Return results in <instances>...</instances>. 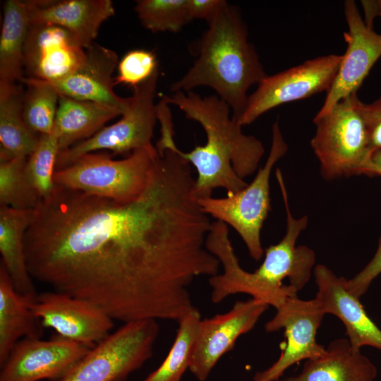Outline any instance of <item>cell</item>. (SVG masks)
<instances>
[{"label": "cell", "instance_id": "6da1fadb", "mask_svg": "<svg viewBox=\"0 0 381 381\" xmlns=\"http://www.w3.org/2000/svg\"><path fill=\"white\" fill-rule=\"evenodd\" d=\"M195 182L188 162L167 149L128 203L56 185L25 233L31 277L124 323L178 321L193 307L191 283L221 266L206 248L212 222Z\"/></svg>", "mask_w": 381, "mask_h": 381}, {"label": "cell", "instance_id": "7a4b0ae2", "mask_svg": "<svg viewBox=\"0 0 381 381\" xmlns=\"http://www.w3.org/2000/svg\"><path fill=\"white\" fill-rule=\"evenodd\" d=\"M196 59L188 72L170 87L172 92H189L199 86L213 89L238 121L250 87L267 75L248 40L239 11L225 1L196 46Z\"/></svg>", "mask_w": 381, "mask_h": 381}, {"label": "cell", "instance_id": "3957f363", "mask_svg": "<svg viewBox=\"0 0 381 381\" xmlns=\"http://www.w3.org/2000/svg\"><path fill=\"white\" fill-rule=\"evenodd\" d=\"M276 177L286 212V233L279 243L268 246L265 259L253 272L240 264L232 266L227 274L226 288L230 294H246L262 300L276 309L291 296H297L309 281L315 262V253L306 246H296V241L306 228V216L294 217L290 210L282 174L277 169Z\"/></svg>", "mask_w": 381, "mask_h": 381}, {"label": "cell", "instance_id": "277c9868", "mask_svg": "<svg viewBox=\"0 0 381 381\" xmlns=\"http://www.w3.org/2000/svg\"><path fill=\"white\" fill-rule=\"evenodd\" d=\"M361 101L351 95L322 115H315L310 146L326 180L354 175L377 176L360 111Z\"/></svg>", "mask_w": 381, "mask_h": 381}, {"label": "cell", "instance_id": "5b68a950", "mask_svg": "<svg viewBox=\"0 0 381 381\" xmlns=\"http://www.w3.org/2000/svg\"><path fill=\"white\" fill-rule=\"evenodd\" d=\"M158 156L155 146L134 150L122 159L90 152L54 174L55 185L121 203L135 200L147 186Z\"/></svg>", "mask_w": 381, "mask_h": 381}, {"label": "cell", "instance_id": "8992f818", "mask_svg": "<svg viewBox=\"0 0 381 381\" xmlns=\"http://www.w3.org/2000/svg\"><path fill=\"white\" fill-rule=\"evenodd\" d=\"M288 151L278 121L272 128V145L264 166L253 181L244 188L224 198L212 196L198 199L209 215L237 231L249 254L255 260L262 258L264 250L260 231L270 210V178L277 162Z\"/></svg>", "mask_w": 381, "mask_h": 381}, {"label": "cell", "instance_id": "52a82bcc", "mask_svg": "<svg viewBox=\"0 0 381 381\" xmlns=\"http://www.w3.org/2000/svg\"><path fill=\"white\" fill-rule=\"evenodd\" d=\"M159 331L157 320L126 322L58 381H124L152 356Z\"/></svg>", "mask_w": 381, "mask_h": 381}, {"label": "cell", "instance_id": "ba28073f", "mask_svg": "<svg viewBox=\"0 0 381 381\" xmlns=\"http://www.w3.org/2000/svg\"><path fill=\"white\" fill-rule=\"evenodd\" d=\"M158 71L133 87L128 106L116 123L103 127L91 137L59 152L56 169L71 164L83 155L98 150H110L113 155L132 153L152 147L154 128L157 121L155 97Z\"/></svg>", "mask_w": 381, "mask_h": 381}, {"label": "cell", "instance_id": "9c48e42d", "mask_svg": "<svg viewBox=\"0 0 381 381\" xmlns=\"http://www.w3.org/2000/svg\"><path fill=\"white\" fill-rule=\"evenodd\" d=\"M342 59V54H328L267 75L248 95L245 109L237 122L245 126L261 115L285 103L310 97L331 88Z\"/></svg>", "mask_w": 381, "mask_h": 381}, {"label": "cell", "instance_id": "30bf717a", "mask_svg": "<svg viewBox=\"0 0 381 381\" xmlns=\"http://www.w3.org/2000/svg\"><path fill=\"white\" fill-rule=\"evenodd\" d=\"M265 325L267 332L283 328L286 344L279 358L267 369L257 372L253 381H277L286 370L301 361L320 358L327 349L316 341L325 313L318 301L289 297Z\"/></svg>", "mask_w": 381, "mask_h": 381}, {"label": "cell", "instance_id": "8fae6325", "mask_svg": "<svg viewBox=\"0 0 381 381\" xmlns=\"http://www.w3.org/2000/svg\"><path fill=\"white\" fill-rule=\"evenodd\" d=\"M94 346L58 334L47 341L24 338L1 367L0 381H58Z\"/></svg>", "mask_w": 381, "mask_h": 381}, {"label": "cell", "instance_id": "7c38bea8", "mask_svg": "<svg viewBox=\"0 0 381 381\" xmlns=\"http://www.w3.org/2000/svg\"><path fill=\"white\" fill-rule=\"evenodd\" d=\"M268 307L256 298L239 301L227 313L202 320L188 367L194 376L205 381L219 358L241 335L253 329Z\"/></svg>", "mask_w": 381, "mask_h": 381}, {"label": "cell", "instance_id": "4fadbf2b", "mask_svg": "<svg viewBox=\"0 0 381 381\" xmlns=\"http://www.w3.org/2000/svg\"><path fill=\"white\" fill-rule=\"evenodd\" d=\"M344 13L348 28L344 32L346 50L342 54L334 81L317 115L326 113L341 99L356 94L381 57V34L365 23L356 2L345 1Z\"/></svg>", "mask_w": 381, "mask_h": 381}, {"label": "cell", "instance_id": "5bb4252c", "mask_svg": "<svg viewBox=\"0 0 381 381\" xmlns=\"http://www.w3.org/2000/svg\"><path fill=\"white\" fill-rule=\"evenodd\" d=\"M30 307L44 327L90 346L105 339L114 326V320L96 306L61 292H41Z\"/></svg>", "mask_w": 381, "mask_h": 381}, {"label": "cell", "instance_id": "9a60e30c", "mask_svg": "<svg viewBox=\"0 0 381 381\" xmlns=\"http://www.w3.org/2000/svg\"><path fill=\"white\" fill-rule=\"evenodd\" d=\"M26 78L53 83L78 69L86 51L66 29L54 25L31 24L24 47Z\"/></svg>", "mask_w": 381, "mask_h": 381}, {"label": "cell", "instance_id": "2e32d148", "mask_svg": "<svg viewBox=\"0 0 381 381\" xmlns=\"http://www.w3.org/2000/svg\"><path fill=\"white\" fill-rule=\"evenodd\" d=\"M318 292L315 299L326 314L337 317L346 327L351 349L361 351L364 346L381 351V329L370 319L358 297L346 287V279L337 276L324 265L313 270Z\"/></svg>", "mask_w": 381, "mask_h": 381}, {"label": "cell", "instance_id": "e0dca14e", "mask_svg": "<svg viewBox=\"0 0 381 381\" xmlns=\"http://www.w3.org/2000/svg\"><path fill=\"white\" fill-rule=\"evenodd\" d=\"M85 51L86 59L78 69L60 80L46 83L60 95L109 104L125 111L129 98L121 97L114 91L112 75L119 64L117 54L95 43Z\"/></svg>", "mask_w": 381, "mask_h": 381}, {"label": "cell", "instance_id": "ac0fdd59", "mask_svg": "<svg viewBox=\"0 0 381 381\" xmlns=\"http://www.w3.org/2000/svg\"><path fill=\"white\" fill-rule=\"evenodd\" d=\"M114 14L111 0H32L30 23L60 26L86 49L101 25Z\"/></svg>", "mask_w": 381, "mask_h": 381}, {"label": "cell", "instance_id": "d6986e66", "mask_svg": "<svg viewBox=\"0 0 381 381\" xmlns=\"http://www.w3.org/2000/svg\"><path fill=\"white\" fill-rule=\"evenodd\" d=\"M377 370L361 351H353L347 339L329 343L322 356L306 360L299 374L280 381H375Z\"/></svg>", "mask_w": 381, "mask_h": 381}, {"label": "cell", "instance_id": "ffe728a7", "mask_svg": "<svg viewBox=\"0 0 381 381\" xmlns=\"http://www.w3.org/2000/svg\"><path fill=\"white\" fill-rule=\"evenodd\" d=\"M33 210L0 205L1 263L5 267L16 291L30 303L38 295L26 264L24 236Z\"/></svg>", "mask_w": 381, "mask_h": 381}, {"label": "cell", "instance_id": "44dd1931", "mask_svg": "<svg viewBox=\"0 0 381 381\" xmlns=\"http://www.w3.org/2000/svg\"><path fill=\"white\" fill-rule=\"evenodd\" d=\"M123 113L114 106L59 95L54 131L60 151L91 137L108 121Z\"/></svg>", "mask_w": 381, "mask_h": 381}, {"label": "cell", "instance_id": "7402d4cb", "mask_svg": "<svg viewBox=\"0 0 381 381\" xmlns=\"http://www.w3.org/2000/svg\"><path fill=\"white\" fill-rule=\"evenodd\" d=\"M31 303L13 287L0 264V365L5 363L20 338L40 339L43 327L30 307Z\"/></svg>", "mask_w": 381, "mask_h": 381}, {"label": "cell", "instance_id": "603a6c76", "mask_svg": "<svg viewBox=\"0 0 381 381\" xmlns=\"http://www.w3.org/2000/svg\"><path fill=\"white\" fill-rule=\"evenodd\" d=\"M32 0H7L0 36V87L24 77V47L30 27Z\"/></svg>", "mask_w": 381, "mask_h": 381}, {"label": "cell", "instance_id": "cb8c5ba5", "mask_svg": "<svg viewBox=\"0 0 381 381\" xmlns=\"http://www.w3.org/2000/svg\"><path fill=\"white\" fill-rule=\"evenodd\" d=\"M23 95L17 83L0 87V158L28 157L37 143L23 117Z\"/></svg>", "mask_w": 381, "mask_h": 381}, {"label": "cell", "instance_id": "d4e9b609", "mask_svg": "<svg viewBox=\"0 0 381 381\" xmlns=\"http://www.w3.org/2000/svg\"><path fill=\"white\" fill-rule=\"evenodd\" d=\"M201 315L193 306L177 322L174 342L162 363L143 381H180L189 367Z\"/></svg>", "mask_w": 381, "mask_h": 381}, {"label": "cell", "instance_id": "484cf974", "mask_svg": "<svg viewBox=\"0 0 381 381\" xmlns=\"http://www.w3.org/2000/svg\"><path fill=\"white\" fill-rule=\"evenodd\" d=\"M20 83L26 88L23 100V113L28 126L38 135L54 131L59 94L44 81L23 77Z\"/></svg>", "mask_w": 381, "mask_h": 381}, {"label": "cell", "instance_id": "4316f807", "mask_svg": "<svg viewBox=\"0 0 381 381\" xmlns=\"http://www.w3.org/2000/svg\"><path fill=\"white\" fill-rule=\"evenodd\" d=\"M28 157L0 158V205L34 210L41 199L25 171Z\"/></svg>", "mask_w": 381, "mask_h": 381}, {"label": "cell", "instance_id": "83f0119b", "mask_svg": "<svg viewBox=\"0 0 381 381\" xmlns=\"http://www.w3.org/2000/svg\"><path fill=\"white\" fill-rule=\"evenodd\" d=\"M59 152V139L53 131L39 135L35 147L28 157L26 174L41 200L49 197L56 186L54 174Z\"/></svg>", "mask_w": 381, "mask_h": 381}, {"label": "cell", "instance_id": "f1b7e54d", "mask_svg": "<svg viewBox=\"0 0 381 381\" xmlns=\"http://www.w3.org/2000/svg\"><path fill=\"white\" fill-rule=\"evenodd\" d=\"M135 11L143 26L153 32H179L191 20L187 0H138Z\"/></svg>", "mask_w": 381, "mask_h": 381}, {"label": "cell", "instance_id": "f546056e", "mask_svg": "<svg viewBox=\"0 0 381 381\" xmlns=\"http://www.w3.org/2000/svg\"><path fill=\"white\" fill-rule=\"evenodd\" d=\"M157 71L155 54L144 49L126 53L118 64L115 85L125 84L133 87L148 79Z\"/></svg>", "mask_w": 381, "mask_h": 381}, {"label": "cell", "instance_id": "4dcf8cb0", "mask_svg": "<svg viewBox=\"0 0 381 381\" xmlns=\"http://www.w3.org/2000/svg\"><path fill=\"white\" fill-rule=\"evenodd\" d=\"M381 274V236L377 250L370 261L357 274L349 280L346 279L348 290L361 298L368 289L373 281Z\"/></svg>", "mask_w": 381, "mask_h": 381}, {"label": "cell", "instance_id": "1f68e13d", "mask_svg": "<svg viewBox=\"0 0 381 381\" xmlns=\"http://www.w3.org/2000/svg\"><path fill=\"white\" fill-rule=\"evenodd\" d=\"M360 111L374 153L381 149V97L371 103L361 101Z\"/></svg>", "mask_w": 381, "mask_h": 381}, {"label": "cell", "instance_id": "d6a6232c", "mask_svg": "<svg viewBox=\"0 0 381 381\" xmlns=\"http://www.w3.org/2000/svg\"><path fill=\"white\" fill-rule=\"evenodd\" d=\"M224 0H187L190 18L205 20L210 23L224 4Z\"/></svg>", "mask_w": 381, "mask_h": 381}, {"label": "cell", "instance_id": "836d02e7", "mask_svg": "<svg viewBox=\"0 0 381 381\" xmlns=\"http://www.w3.org/2000/svg\"><path fill=\"white\" fill-rule=\"evenodd\" d=\"M361 4L364 13V22L373 28L374 19L377 16L381 17V0H362Z\"/></svg>", "mask_w": 381, "mask_h": 381}, {"label": "cell", "instance_id": "e575fe53", "mask_svg": "<svg viewBox=\"0 0 381 381\" xmlns=\"http://www.w3.org/2000/svg\"><path fill=\"white\" fill-rule=\"evenodd\" d=\"M373 161L375 164L377 176H381V149L375 151L373 153Z\"/></svg>", "mask_w": 381, "mask_h": 381}]
</instances>
